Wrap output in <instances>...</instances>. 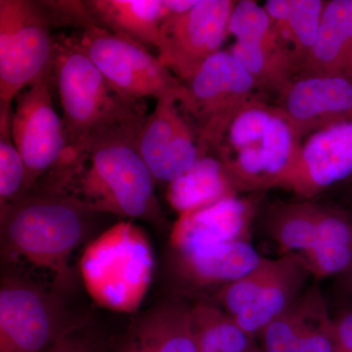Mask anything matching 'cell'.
<instances>
[{"label":"cell","instance_id":"obj_1","mask_svg":"<svg viewBox=\"0 0 352 352\" xmlns=\"http://www.w3.org/2000/svg\"><path fill=\"white\" fill-rule=\"evenodd\" d=\"M197 133L237 191L254 193L283 188L303 141L283 111L261 96L221 113Z\"/></svg>","mask_w":352,"mask_h":352},{"label":"cell","instance_id":"obj_2","mask_svg":"<svg viewBox=\"0 0 352 352\" xmlns=\"http://www.w3.org/2000/svg\"><path fill=\"white\" fill-rule=\"evenodd\" d=\"M94 214L68 190L41 180L0 208L2 254L50 270L68 285L69 256L87 236Z\"/></svg>","mask_w":352,"mask_h":352},{"label":"cell","instance_id":"obj_3","mask_svg":"<svg viewBox=\"0 0 352 352\" xmlns=\"http://www.w3.org/2000/svg\"><path fill=\"white\" fill-rule=\"evenodd\" d=\"M53 85L61 103L71 163L101 139L144 124V101L131 100L106 80L76 34L56 36Z\"/></svg>","mask_w":352,"mask_h":352},{"label":"cell","instance_id":"obj_4","mask_svg":"<svg viewBox=\"0 0 352 352\" xmlns=\"http://www.w3.org/2000/svg\"><path fill=\"white\" fill-rule=\"evenodd\" d=\"M141 129L101 139L73 163L63 166L60 179L65 188L94 214L120 215L163 226L164 214L155 193L157 182L138 151Z\"/></svg>","mask_w":352,"mask_h":352},{"label":"cell","instance_id":"obj_5","mask_svg":"<svg viewBox=\"0 0 352 352\" xmlns=\"http://www.w3.org/2000/svg\"><path fill=\"white\" fill-rule=\"evenodd\" d=\"M80 266L95 302L113 311L133 312L149 289L155 259L144 231L120 221L87 245Z\"/></svg>","mask_w":352,"mask_h":352},{"label":"cell","instance_id":"obj_6","mask_svg":"<svg viewBox=\"0 0 352 352\" xmlns=\"http://www.w3.org/2000/svg\"><path fill=\"white\" fill-rule=\"evenodd\" d=\"M53 28L43 1L0 0V107L52 72Z\"/></svg>","mask_w":352,"mask_h":352},{"label":"cell","instance_id":"obj_7","mask_svg":"<svg viewBox=\"0 0 352 352\" xmlns=\"http://www.w3.org/2000/svg\"><path fill=\"white\" fill-rule=\"evenodd\" d=\"M90 13V12H89ZM80 46L106 80L131 100L184 98V85L148 48L101 27L91 14L76 27Z\"/></svg>","mask_w":352,"mask_h":352},{"label":"cell","instance_id":"obj_8","mask_svg":"<svg viewBox=\"0 0 352 352\" xmlns=\"http://www.w3.org/2000/svg\"><path fill=\"white\" fill-rule=\"evenodd\" d=\"M69 320L61 302L25 278L2 277L0 286V352H44L82 327Z\"/></svg>","mask_w":352,"mask_h":352},{"label":"cell","instance_id":"obj_9","mask_svg":"<svg viewBox=\"0 0 352 352\" xmlns=\"http://www.w3.org/2000/svg\"><path fill=\"white\" fill-rule=\"evenodd\" d=\"M53 88L51 72L14 100L11 135L25 164V191L71 161L63 120L53 104Z\"/></svg>","mask_w":352,"mask_h":352},{"label":"cell","instance_id":"obj_10","mask_svg":"<svg viewBox=\"0 0 352 352\" xmlns=\"http://www.w3.org/2000/svg\"><path fill=\"white\" fill-rule=\"evenodd\" d=\"M236 1L200 0L193 9L170 15L160 30L157 59L182 83L188 82L230 36Z\"/></svg>","mask_w":352,"mask_h":352},{"label":"cell","instance_id":"obj_11","mask_svg":"<svg viewBox=\"0 0 352 352\" xmlns=\"http://www.w3.org/2000/svg\"><path fill=\"white\" fill-rule=\"evenodd\" d=\"M229 34L235 38L229 51L251 74L261 91L278 96L298 76L293 54L258 2L236 1Z\"/></svg>","mask_w":352,"mask_h":352},{"label":"cell","instance_id":"obj_12","mask_svg":"<svg viewBox=\"0 0 352 352\" xmlns=\"http://www.w3.org/2000/svg\"><path fill=\"white\" fill-rule=\"evenodd\" d=\"M138 148L155 180L168 185L208 155L175 99L157 101L139 132Z\"/></svg>","mask_w":352,"mask_h":352},{"label":"cell","instance_id":"obj_13","mask_svg":"<svg viewBox=\"0 0 352 352\" xmlns=\"http://www.w3.org/2000/svg\"><path fill=\"white\" fill-rule=\"evenodd\" d=\"M185 95L178 103L196 131L236 106L259 97L261 91L247 69L229 50H220L183 83Z\"/></svg>","mask_w":352,"mask_h":352},{"label":"cell","instance_id":"obj_14","mask_svg":"<svg viewBox=\"0 0 352 352\" xmlns=\"http://www.w3.org/2000/svg\"><path fill=\"white\" fill-rule=\"evenodd\" d=\"M352 177V120L338 122L303 139L283 188L311 200Z\"/></svg>","mask_w":352,"mask_h":352},{"label":"cell","instance_id":"obj_15","mask_svg":"<svg viewBox=\"0 0 352 352\" xmlns=\"http://www.w3.org/2000/svg\"><path fill=\"white\" fill-rule=\"evenodd\" d=\"M256 197H229L178 217L170 244L177 254H189L234 242H251L258 210Z\"/></svg>","mask_w":352,"mask_h":352},{"label":"cell","instance_id":"obj_16","mask_svg":"<svg viewBox=\"0 0 352 352\" xmlns=\"http://www.w3.org/2000/svg\"><path fill=\"white\" fill-rule=\"evenodd\" d=\"M276 105L305 139L338 122L352 120V82L340 76H296L278 95Z\"/></svg>","mask_w":352,"mask_h":352},{"label":"cell","instance_id":"obj_17","mask_svg":"<svg viewBox=\"0 0 352 352\" xmlns=\"http://www.w3.org/2000/svg\"><path fill=\"white\" fill-rule=\"evenodd\" d=\"M110 352H200L191 307L180 300L160 303L132 322Z\"/></svg>","mask_w":352,"mask_h":352},{"label":"cell","instance_id":"obj_18","mask_svg":"<svg viewBox=\"0 0 352 352\" xmlns=\"http://www.w3.org/2000/svg\"><path fill=\"white\" fill-rule=\"evenodd\" d=\"M303 75L340 76L352 82V0L326 1L318 36L298 76Z\"/></svg>","mask_w":352,"mask_h":352},{"label":"cell","instance_id":"obj_19","mask_svg":"<svg viewBox=\"0 0 352 352\" xmlns=\"http://www.w3.org/2000/svg\"><path fill=\"white\" fill-rule=\"evenodd\" d=\"M280 258L281 265L277 274L249 307L234 316L241 328L256 338L298 302L310 276L309 271L296 254Z\"/></svg>","mask_w":352,"mask_h":352},{"label":"cell","instance_id":"obj_20","mask_svg":"<svg viewBox=\"0 0 352 352\" xmlns=\"http://www.w3.org/2000/svg\"><path fill=\"white\" fill-rule=\"evenodd\" d=\"M263 258L251 242H234L177 254V268L189 283L221 288L251 272Z\"/></svg>","mask_w":352,"mask_h":352},{"label":"cell","instance_id":"obj_21","mask_svg":"<svg viewBox=\"0 0 352 352\" xmlns=\"http://www.w3.org/2000/svg\"><path fill=\"white\" fill-rule=\"evenodd\" d=\"M88 11L101 27L146 48H157L160 30L168 16L161 0H87Z\"/></svg>","mask_w":352,"mask_h":352},{"label":"cell","instance_id":"obj_22","mask_svg":"<svg viewBox=\"0 0 352 352\" xmlns=\"http://www.w3.org/2000/svg\"><path fill=\"white\" fill-rule=\"evenodd\" d=\"M238 193L223 164L208 154L168 185L166 200L182 215Z\"/></svg>","mask_w":352,"mask_h":352},{"label":"cell","instance_id":"obj_23","mask_svg":"<svg viewBox=\"0 0 352 352\" xmlns=\"http://www.w3.org/2000/svg\"><path fill=\"white\" fill-rule=\"evenodd\" d=\"M322 0H267L263 4L282 41L291 51L298 75L318 36L325 8Z\"/></svg>","mask_w":352,"mask_h":352},{"label":"cell","instance_id":"obj_24","mask_svg":"<svg viewBox=\"0 0 352 352\" xmlns=\"http://www.w3.org/2000/svg\"><path fill=\"white\" fill-rule=\"evenodd\" d=\"M320 204L311 200L278 201L265 217L268 235L281 250L282 254H296L316 244Z\"/></svg>","mask_w":352,"mask_h":352},{"label":"cell","instance_id":"obj_25","mask_svg":"<svg viewBox=\"0 0 352 352\" xmlns=\"http://www.w3.org/2000/svg\"><path fill=\"white\" fill-rule=\"evenodd\" d=\"M191 321L200 352H261L256 337L219 305L196 303L191 307Z\"/></svg>","mask_w":352,"mask_h":352},{"label":"cell","instance_id":"obj_26","mask_svg":"<svg viewBox=\"0 0 352 352\" xmlns=\"http://www.w3.org/2000/svg\"><path fill=\"white\" fill-rule=\"evenodd\" d=\"M325 302L318 285L307 289L293 307L259 333L261 352H295L312 316Z\"/></svg>","mask_w":352,"mask_h":352},{"label":"cell","instance_id":"obj_27","mask_svg":"<svg viewBox=\"0 0 352 352\" xmlns=\"http://www.w3.org/2000/svg\"><path fill=\"white\" fill-rule=\"evenodd\" d=\"M280 265L281 258H263L251 272L219 288L215 294V303L226 314L236 316L258 298L266 285L277 274Z\"/></svg>","mask_w":352,"mask_h":352},{"label":"cell","instance_id":"obj_28","mask_svg":"<svg viewBox=\"0 0 352 352\" xmlns=\"http://www.w3.org/2000/svg\"><path fill=\"white\" fill-rule=\"evenodd\" d=\"M13 107H0V208L25 191L24 161L11 135Z\"/></svg>","mask_w":352,"mask_h":352},{"label":"cell","instance_id":"obj_29","mask_svg":"<svg viewBox=\"0 0 352 352\" xmlns=\"http://www.w3.org/2000/svg\"><path fill=\"white\" fill-rule=\"evenodd\" d=\"M296 254L316 279L344 274L352 265L351 245L317 243Z\"/></svg>","mask_w":352,"mask_h":352},{"label":"cell","instance_id":"obj_30","mask_svg":"<svg viewBox=\"0 0 352 352\" xmlns=\"http://www.w3.org/2000/svg\"><path fill=\"white\" fill-rule=\"evenodd\" d=\"M295 352H337L326 302L312 316Z\"/></svg>","mask_w":352,"mask_h":352},{"label":"cell","instance_id":"obj_31","mask_svg":"<svg viewBox=\"0 0 352 352\" xmlns=\"http://www.w3.org/2000/svg\"><path fill=\"white\" fill-rule=\"evenodd\" d=\"M113 342L102 333L82 326L44 352H110Z\"/></svg>","mask_w":352,"mask_h":352},{"label":"cell","instance_id":"obj_32","mask_svg":"<svg viewBox=\"0 0 352 352\" xmlns=\"http://www.w3.org/2000/svg\"><path fill=\"white\" fill-rule=\"evenodd\" d=\"M332 335L337 351L352 352V307H342L331 316Z\"/></svg>","mask_w":352,"mask_h":352},{"label":"cell","instance_id":"obj_33","mask_svg":"<svg viewBox=\"0 0 352 352\" xmlns=\"http://www.w3.org/2000/svg\"><path fill=\"white\" fill-rule=\"evenodd\" d=\"M199 1L200 0H166L164 3L170 16L188 12L199 3Z\"/></svg>","mask_w":352,"mask_h":352},{"label":"cell","instance_id":"obj_34","mask_svg":"<svg viewBox=\"0 0 352 352\" xmlns=\"http://www.w3.org/2000/svg\"><path fill=\"white\" fill-rule=\"evenodd\" d=\"M342 275H344V288L349 298V302H347L344 307H352V265L349 270Z\"/></svg>","mask_w":352,"mask_h":352},{"label":"cell","instance_id":"obj_35","mask_svg":"<svg viewBox=\"0 0 352 352\" xmlns=\"http://www.w3.org/2000/svg\"><path fill=\"white\" fill-rule=\"evenodd\" d=\"M346 183L347 185H349V190H351V192L352 193V177L349 178V180H346Z\"/></svg>","mask_w":352,"mask_h":352},{"label":"cell","instance_id":"obj_36","mask_svg":"<svg viewBox=\"0 0 352 352\" xmlns=\"http://www.w3.org/2000/svg\"><path fill=\"white\" fill-rule=\"evenodd\" d=\"M337 352H344V351H337Z\"/></svg>","mask_w":352,"mask_h":352}]
</instances>
